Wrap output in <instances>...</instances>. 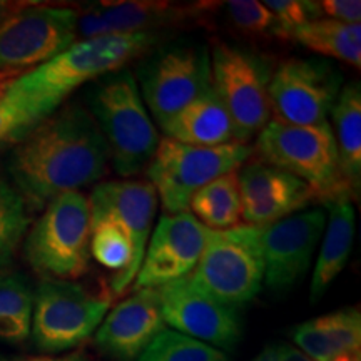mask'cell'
<instances>
[{
    "label": "cell",
    "mask_w": 361,
    "mask_h": 361,
    "mask_svg": "<svg viewBox=\"0 0 361 361\" xmlns=\"http://www.w3.org/2000/svg\"><path fill=\"white\" fill-rule=\"evenodd\" d=\"M191 214L211 231H224L241 223L238 171L211 180L192 196Z\"/></svg>",
    "instance_id": "484cf974"
},
{
    "label": "cell",
    "mask_w": 361,
    "mask_h": 361,
    "mask_svg": "<svg viewBox=\"0 0 361 361\" xmlns=\"http://www.w3.org/2000/svg\"><path fill=\"white\" fill-rule=\"evenodd\" d=\"M17 141L7 171L32 209L96 183L109 169V147L90 112L79 104L54 112Z\"/></svg>",
    "instance_id": "6da1fadb"
},
{
    "label": "cell",
    "mask_w": 361,
    "mask_h": 361,
    "mask_svg": "<svg viewBox=\"0 0 361 361\" xmlns=\"http://www.w3.org/2000/svg\"><path fill=\"white\" fill-rule=\"evenodd\" d=\"M90 206L80 191L67 192L45 206L27 234L24 252L45 279L72 281L89 269Z\"/></svg>",
    "instance_id": "5b68a950"
},
{
    "label": "cell",
    "mask_w": 361,
    "mask_h": 361,
    "mask_svg": "<svg viewBox=\"0 0 361 361\" xmlns=\"http://www.w3.org/2000/svg\"><path fill=\"white\" fill-rule=\"evenodd\" d=\"M319 12L326 13L328 19L343 24L358 25L361 20V4L358 0H323L318 2Z\"/></svg>",
    "instance_id": "1f68e13d"
},
{
    "label": "cell",
    "mask_w": 361,
    "mask_h": 361,
    "mask_svg": "<svg viewBox=\"0 0 361 361\" xmlns=\"http://www.w3.org/2000/svg\"><path fill=\"white\" fill-rule=\"evenodd\" d=\"M137 85L147 112L159 128L211 87V56L201 44L156 49L139 66Z\"/></svg>",
    "instance_id": "ba28073f"
},
{
    "label": "cell",
    "mask_w": 361,
    "mask_h": 361,
    "mask_svg": "<svg viewBox=\"0 0 361 361\" xmlns=\"http://www.w3.org/2000/svg\"><path fill=\"white\" fill-rule=\"evenodd\" d=\"M211 233L191 213L162 216L149 238L133 290L161 288L189 276L200 263Z\"/></svg>",
    "instance_id": "5bb4252c"
},
{
    "label": "cell",
    "mask_w": 361,
    "mask_h": 361,
    "mask_svg": "<svg viewBox=\"0 0 361 361\" xmlns=\"http://www.w3.org/2000/svg\"><path fill=\"white\" fill-rule=\"evenodd\" d=\"M331 116L341 176L355 197L360 194L361 184V87L358 80L346 84L340 90Z\"/></svg>",
    "instance_id": "603a6c76"
},
{
    "label": "cell",
    "mask_w": 361,
    "mask_h": 361,
    "mask_svg": "<svg viewBox=\"0 0 361 361\" xmlns=\"http://www.w3.org/2000/svg\"><path fill=\"white\" fill-rule=\"evenodd\" d=\"M291 340L311 361H331L340 355L360 351V310H340L298 324L291 329Z\"/></svg>",
    "instance_id": "44dd1931"
},
{
    "label": "cell",
    "mask_w": 361,
    "mask_h": 361,
    "mask_svg": "<svg viewBox=\"0 0 361 361\" xmlns=\"http://www.w3.org/2000/svg\"><path fill=\"white\" fill-rule=\"evenodd\" d=\"M341 74L322 59H288L268 84L271 114L291 126L328 123L341 90Z\"/></svg>",
    "instance_id": "7c38bea8"
},
{
    "label": "cell",
    "mask_w": 361,
    "mask_h": 361,
    "mask_svg": "<svg viewBox=\"0 0 361 361\" xmlns=\"http://www.w3.org/2000/svg\"><path fill=\"white\" fill-rule=\"evenodd\" d=\"M87 104L116 173L133 178L147 169L161 137L133 72L121 69L92 82Z\"/></svg>",
    "instance_id": "3957f363"
},
{
    "label": "cell",
    "mask_w": 361,
    "mask_h": 361,
    "mask_svg": "<svg viewBox=\"0 0 361 361\" xmlns=\"http://www.w3.org/2000/svg\"><path fill=\"white\" fill-rule=\"evenodd\" d=\"M279 361H311L300 350L288 345H279Z\"/></svg>",
    "instance_id": "e575fe53"
},
{
    "label": "cell",
    "mask_w": 361,
    "mask_h": 361,
    "mask_svg": "<svg viewBox=\"0 0 361 361\" xmlns=\"http://www.w3.org/2000/svg\"><path fill=\"white\" fill-rule=\"evenodd\" d=\"M276 19L274 35H281L286 30L298 27L305 22L322 19L318 2H305V0H268L263 2Z\"/></svg>",
    "instance_id": "4dcf8cb0"
},
{
    "label": "cell",
    "mask_w": 361,
    "mask_h": 361,
    "mask_svg": "<svg viewBox=\"0 0 361 361\" xmlns=\"http://www.w3.org/2000/svg\"><path fill=\"white\" fill-rule=\"evenodd\" d=\"M329 216L326 218V233L319 247L318 259L310 286V300L316 303L329 290L338 274L345 269L355 241V207L351 197L340 196L328 201Z\"/></svg>",
    "instance_id": "7402d4cb"
},
{
    "label": "cell",
    "mask_w": 361,
    "mask_h": 361,
    "mask_svg": "<svg viewBox=\"0 0 361 361\" xmlns=\"http://www.w3.org/2000/svg\"><path fill=\"white\" fill-rule=\"evenodd\" d=\"M251 361H279V345H268Z\"/></svg>",
    "instance_id": "d590c367"
},
{
    "label": "cell",
    "mask_w": 361,
    "mask_h": 361,
    "mask_svg": "<svg viewBox=\"0 0 361 361\" xmlns=\"http://www.w3.org/2000/svg\"><path fill=\"white\" fill-rule=\"evenodd\" d=\"M22 6H24V2H2L0 0V22L6 20L16 11H19Z\"/></svg>",
    "instance_id": "74e56055"
},
{
    "label": "cell",
    "mask_w": 361,
    "mask_h": 361,
    "mask_svg": "<svg viewBox=\"0 0 361 361\" xmlns=\"http://www.w3.org/2000/svg\"><path fill=\"white\" fill-rule=\"evenodd\" d=\"M161 129L168 139L189 146L214 147L238 142L231 117L216 96L213 85L162 124Z\"/></svg>",
    "instance_id": "ffe728a7"
},
{
    "label": "cell",
    "mask_w": 361,
    "mask_h": 361,
    "mask_svg": "<svg viewBox=\"0 0 361 361\" xmlns=\"http://www.w3.org/2000/svg\"><path fill=\"white\" fill-rule=\"evenodd\" d=\"M326 226L323 207L295 213L258 226L264 281L273 291H288L305 278Z\"/></svg>",
    "instance_id": "4fadbf2b"
},
{
    "label": "cell",
    "mask_w": 361,
    "mask_h": 361,
    "mask_svg": "<svg viewBox=\"0 0 361 361\" xmlns=\"http://www.w3.org/2000/svg\"><path fill=\"white\" fill-rule=\"evenodd\" d=\"M157 204L159 197L149 180H107L97 184L89 197L90 218H112L129 233L135 276L152 234Z\"/></svg>",
    "instance_id": "d6986e66"
},
{
    "label": "cell",
    "mask_w": 361,
    "mask_h": 361,
    "mask_svg": "<svg viewBox=\"0 0 361 361\" xmlns=\"http://www.w3.org/2000/svg\"><path fill=\"white\" fill-rule=\"evenodd\" d=\"M268 74L259 59L226 42L211 52V85L234 124L236 141L246 144L271 121Z\"/></svg>",
    "instance_id": "8fae6325"
},
{
    "label": "cell",
    "mask_w": 361,
    "mask_h": 361,
    "mask_svg": "<svg viewBox=\"0 0 361 361\" xmlns=\"http://www.w3.org/2000/svg\"><path fill=\"white\" fill-rule=\"evenodd\" d=\"M162 319L180 335L218 350H233L241 340V322L236 310L197 290L189 278L157 288Z\"/></svg>",
    "instance_id": "9a60e30c"
},
{
    "label": "cell",
    "mask_w": 361,
    "mask_h": 361,
    "mask_svg": "<svg viewBox=\"0 0 361 361\" xmlns=\"http://www.w3.org/2000/svg\"><path fill=\"white\" fill-rule=\"evenodd\" d=\"M206 6H180L171 2H99L79 11L78 37L80 40L102 35L159 32L162 27L192 20Z\"/></svg>",
    "instance_id": "ac0fdd59"
},
{
    "label": "cell",
    "mask_w": 361,
    "mask_h": 361,
    "mask_svg": "<svg viewBox=\"0 0 361 361\" xmlns=\"http://www.w3.org/2000/svg\"><path fill=\"white\" fill-rule=\"evenodd\" d=\"M20 74H16V72H7V71H0V99L6 96L7 89L11 87V84L19 78Z\"/></svg>",
    "instance_id": "8d00e7d4"
},
{
    "label": "cell",
    "mask_w": 361,
    "mask_h": 361,
    "mask_svg": "<svg viewBox=\"0 0 361 361\" xmlns=\"http://www.w3.org/2000/svg\"><path fill=\"white\" fill-rule=\"evenodd\" d=\"M188 278L197 290L229 308L250 303L264 281L258 226L239 224L211 233L200 263Z\"/></svg>",
    "instance_id": "52a82bcc"
},
{
    "label": "cell",
    "mask_w": 361,
    "mask_h": 361,
    "mask_svg": "<svg viewBox=\"0 0 361 361\" xmlns=\"http://www.w3.org/2000/svg\"><path fill=\"white\" fill-rule=\"evenodd\" d=\"M0 361H89L84 351H75V353L64 356H35V358H20V360H0Z\"/></svg>",
    "instance_id": "836d02e7"
},
{
    "label": "cell",
    "mask_w": 361,
    "mask_h": 361,
    "mask_svg": "<svg viewBox=\"0 0 361 361\" xmlns=\"http://www.w3.org/2000/svg\"><path fill=\"white\" fill-rule=\"evenodd\" d=\"M226 12H228L229 20L243 32L264 34L274 32L276 29V19L263 2L234 0V2L226 4Z\"/></svg>",
    "instance_id": "f546056e"
},
{
    "label": "cell",
    "mask_w": 361,
    "mask_h": 361,
    "mask_svg": "<svg viewBox=\"0 0 361 361\" xmlns=\"http://www.w3.org/2000/svg\"><path fill=\"white\" fill-rule=\"evenodd\" d=\"M135 361H229L223 350L164 329Z\"/></svg>",
    "instance_id": "83f0119b"
},
{
    "label": "cell",
    "mask_w": 361,
    "mask_h": 361,
    "mask_svg": "<svg viewBox=\"0 0 361 361\" xmlns=\"http://www.w3.org/2000/svg\"><path fill=\"white\" fill-rule=\"evenodd\" d=\"M111 296H96L74 281L44 279L34 293L32 333L39 350H72L97 331L111 306Z\"/></svg>",
    "instance_id": "9c48e42d"
},
{
    "label": "cell",
    "mask_w": 361,
    "mask_h": 361,
    "mask_svg": "<svg viewBox=\"0 0 361 361\" xmlns=\"http://www.w3.org/2000/svg\"><path fill=\"white\" fill-rule=\"evenodd\" d=\"M252 151L243 142L204 147L164 137L147 168L149 183L154 186L166 214L189 213L194 194L211 180L238 171Z\"/></svg>",
    "instance_id": "8992f818"
},
{
    "label": "cell",
    "mask_w": 361,
    "mask_h": 361,
    "mask_svg": "<svg viewBox=\"0 0 361 361\" xmlns=\"http://www.w3.org/2000/svg\"><path fill=\"white\" fill-rule=\"evenodd\" d=\"M241 221L264 226L298 213L318 200L308 184L261 159L238 169Z\"/></svg>",
    "instance_id": "2e32d148"
},
{
    "label": "cell",
    "mask_w": 361,
    "mask_h": 361,
    "mask_svg": "<svg viewBox=\"0 0 361 361\" xmlns=\"http://www.w3.org/2000/svg\"><path fill=\"white\" fill-rule=\"evenodd\" d=\"M279 37L303 45L323 57L361 67V24L351 25L331 19H316L293 27Z\"/></svg>",
    "instance_id": "d4e9b609"
},
{
    "label": "cell",
    "mask_w": 361,
    "mask_h": 361,
    "mask_svg": "<svg viewBox=\"0 0 361 361\" xmlns=\"http://www.w3.org/2000/svg\"><path fill=\"white\" fill-rule=\"evenodd\" d=\"M34 291L19 273L0 269V319L19 318L32 322Z\"/></svg>",
    "instance_id": "f1b7e54d"
},
{
    "label": "cell",
    "mask_w": 361,
    "mask_h": 361,
    "mask_svg": "<svg viewBox=\"0 0 361 361\" xmlns=\"http://www.w3.org/2000/svg\"><path fill=\"white\" fill-rule=\"evenodd\" d=\"M331 361H361V355L360 351H353V353H345V355L336 356V358H333Z\"/></svg>",
    "instance_id": "f35d334b"
},
{
    "label": "cell",
    "mask_w": 361,
    "mask_h": 361,
    "mask_svg": "<svg viewBox=\"0 0 361 361\" xmlns=\"http://www.w3.org/2000/svg\"><path fill=\"white\" fill-rule=\"evenodd\" d=\"M89 247L90 256L99 264L116 271L109 290L112 296H123L135 279L134 251L129 233L112 218H90Z\"/></svg>",
    "instance_id": "cb8c5ba5"
},
{
    "label": "cell",
    "mask_w": 361,
    "mask_h": 361,
    "mask_svg": "<svg viewBox=\"0 0 361 361\" xmlns=\"http://www.w3.org/2000/svg\"><path fill=\"white\" fill-rule=\"evenodd\" d=\"M164 329L157 288H144L106 314L94 343L112 361H135Z\"/></svg>",
    "instance_id": "e0dca14e"
},
{
    "label": "cell",
    "mask_w": 361,
    "mask_h": 361,
    "mask_svg": "<svg viewBox=\"0 0 361 361\" xmlns=\"http://www.w3.org/2000/svg\"><path fill=\"white\" fill-rule=\"evenodd\" d=\"M261 161L295 176L313 189L318 200L353 194L341 176L335 135L329 123L291 126L271 119L256 139Z\"/></svg>",
    "instance_id": "277c9868"
},
{
    "label": "cell",
    "mask_w": 361,
    "mask_h": 361,
    "mask_svg": "<svg viewBox=\"0 0 361 361\" xmlns=\"http://www.w3.org/2000/svg\"><path fill=\"white\" fill-rule=\"evenodd\" d=\"M29 211L17 189L0 178V269H7L29 229Z\"/></svg>",
    "instance_id": "4316f807"
},
{
    "label": "cell",
    "mask_w": 361,
    "mask_h": 361,
    "mask_svg": "<svg viewBox=\"0 0 361 361\" xmlns=\"http://www.w3.org/2000/svg\"><path fill=\"white\" fill-rule=\"evenodd\" d=\"M159 40L161 32L78 40L45 64L20 74L7 89L4 99L19 114L27 133L52 116L80 85L126 69L130 61L151 52Z\"/></svg>",
    "instance_id": "7a4b0ae2"
},
{
    "label": "cell",
    "mask_w": 361,
    "mask_h": 361,
    "mask_svg": "<svg viewBox=\"0 0 361 361\" xmlns=\"http://www.w3.org/2000/svg\"><path fill=\"white\" fill-rule=\"evenodd\" d=\"M24 124L17 114L16 109L8 104L6 99H0V144L8 141V139H19L24 135Z\"/></svg>",
    "instance_id": "d6a6232c"
},
{
    "label": "cell",
    "mask_w": 361,
    "mask_h": 361,
    "mask_svg": "<svg viewBox=\"0 0 361 361\" xmlns=\"http://www.w3.org/2000/svg\"><path fill=\"white\" fill-rule=\"evenodd\" d=\"M79 8L24 2L0 22V71L24 74L78 42Z\"/></svg>",
    "instance_id": "30bf717a"
}]
</instances>
